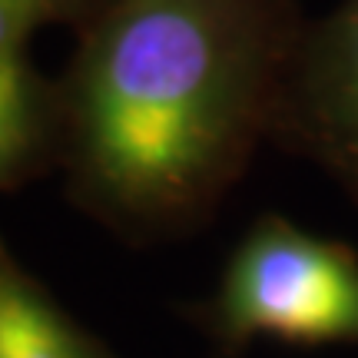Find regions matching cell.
<instances>
[{
    "mask_svg": "<svg viewBox=\"0 0 358 358\" xmlns=\"http://www.w3.org/2000/svg\"><path fill=\"white\" fill-rule=\"evenodd\" d=\"M272 140L308 156L358 206V0L306 20Z\"/></svg>",
    "mask_w": 358,
    "mask_h": 358,
    "instance_id": "3",
    "label": "cell"
},
{
    "mask_svg": "<svg viewBox=\"0 0 358 358\" xmlns=\"http://www.w3.org/2000/svg\"><path fill=\"white\" fill-rule=\"evenodd\" d=\"M0 358H103L0 243Z\"/></svg>",
    "mask_w": 358,
    "mask_h": 358,
    "instance_id": "4",
    "label": "cell"
},
{
    "mask_svg": "<svg viewBox=\"0 0 358 358\" xmlns=\"http://www.w3.org/2000/svg\"><path fill=\"white\" fill-rule=\"evenodd\" d=\"M209 329L229 352L252 342L358 345V252L279 213L259 216L219 275Z\"/></svg>",
    "mask_w": 358,
    "mask_h": 358,
    "instance_id": "2",
    "label": "cell"
},
{
    "mask_svg": "<svg viewBox=\"0 0 358 358\" xmlns=\"http://www.w3.org/2000/svg\"><path fill=\"white\" fill-rule=\"evenodd\" d=\"M299 0H100L57 93L80 196L116 226L209 216L275 136Z\"/></svg>",
    "mask_w": 358,
    "mask_h": 358,
    "instance_id": "1",
    "label": "cell"
},
{
    "mask_svg": "<svg viewBox=\"0 0 358 358\" xmlns=\"http://www.w3.org/2000/svg\"><path fill=\"white\" fill-rule=\"evenodd\" d=\"M57 116V93L47 90L30 53L0 60V186L20 176Z\"/></svg>",
    "mask_w": 358,
    "mask_h": 358,
    "instance_id": "5",
    "label": "cell"
},
{
    "mask_svg": "<svg viewBox=\"0 0 358 358\" xmlns=\"http://www.w3.org/2000/svg\"><path fill=\"white\" fill-rule=\"evenodd\" d=\"M100 0H0V60L24 53L40 30L80 24Z\"/></svg>",
    "mask_w": 358,
    "mask_h": 358,
    "instance_id": "6",
    "label": "cell"
}]
</instances>
